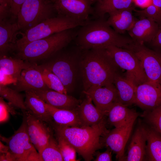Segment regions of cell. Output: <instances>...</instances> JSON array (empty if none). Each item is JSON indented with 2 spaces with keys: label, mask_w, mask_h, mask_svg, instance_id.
I'll use <instances>...</instances> for the list:
<instances>
[{
  "label": "cell",
  "mask_w": 161,
  "mask_h": 161,
  "mask_svg": "<svg viewBox=\"0 0 161 161\" xmlns=\"http://www.w3.org/2000/svg\"><path fill=\"white\" fill-rule=\"evenodd\" d=\"M79 59L83 91L113 83L121 69L104 48L84 50Z\"/></svg>",
  "instance_id": "6da1fadb"
},
{
  "label": "cell",
  "mask_w": 161,
  "mask_h": 161,
  "mask_svg": "<svg viewBox=\"0 0 161 161\" xmlns=\"http://www.w3.org/2000/svg\"><path fill=\"white\" fill-rule=\"evenodd\" d=\"M105 119L98 124L86 126H68L58 125L54 121L50 125L56 135L59 136L71 145L85 161L93 159L96 151L104 145L101 137L109 131Z\"/></svg>",
  "instance_id": "7a4b0ae2"
},
{
  "label": "cell",
  "mask_w": 161,
  "mask_h": 161,
  "mask_svg": "<svg viewBox=\"0 0 161 161\" xmlns=\"http://www.w3.org/2000/svg\"><path fill=\"white\" fill-rule=\"evenodd\" d=\"M74 39L82 50L104 48L109 45L128 49L134 41L117 33L103 18L89 21L80 26Z\"/></svg>",
  "instance_id": "3957f363"
},
{
  "label": "cell",
  "mask_w": 161,
  "mask_h": 161,
  "mask_svg": "<svg viewBox=\"0 0 161 161\" xmlns=\"http://www.w3.org/2000/svg\"><path fill=\"white\" fill-rule=\"evenodd\" d=\"M74 29L31 42L17 51L15 58L34 63L50 58L75 39L77 31Z\"/></svg>",
  "instance_id": "277c9868"
},
{
  "label": "cell",
  "mask_w": 161,
  "mask_h": 161,
  "mask_svg": "<svg viewBox=\"0 0 161 161\" xmlns=\"http://www.w3.org/2000/svg\"><path fill=\"white\" fill-rule=\"evenodd\" d=\"M87 23L60 15L52 17L22 33L21 37L17 41L15 50L18 51L33 41L66 30L83 26Z\"/></svg>",
  "instance_id": "5b68a950"
},
{
  "label": "cell",
  "mask_w": 161,
  "mask_h": 161,
  "mask_svg": "<svg viewBox=\"0 0 161 161\" xmlns=\"http://www.w3.org/2000/svg\"><path fill=\"white\" fill-rule=\"evenodd\" d=\"M55 54V57L41 65L49 69L60 79L67 93L72 91L75 84L78 60L82 52L80 51H67Z\"/></svg>",
  "instance_id": "8992f818"
},
{
  "label": "cell",
  "mask_w": 161,
  "mask_h": 161,
  "mask_svg": "<svg viewBox=\"0 0 161 161\" xmlns=\"http://www.w3.org/2000/svg\"><path fill=\"white\" fill-rule=\"evenodd\" d=\"M104 49L116 65L126 71L125 77L135 86L148 81L140 61L132 51L114 45Z\"/></svg>",
  "instance_id": "52a82bcc"
},
{
  "label": "cell",
  "mask_w": 161,
  "mask_h": 161,
  "mask_svg": "<svg viewBox=\"0 0 161 161\" xmlns=\"http://www.w3.org/2000/svg\"><path fill=\"white\" fill-rule=\"evenodd\" d=\"M54 11L52 0H26L17 16L19 30L24 32L52 18Z\"/></svg>",
  "instance_id": "ba28073f"
},
{
  "label": "cell",
  "mask_w": 161,
  "mask_h": 161,
  "mask_svg": "<svg viewBox=\"0 0 161 161\" xmlns=\"http://www.w3.org/2000/svg\"><path fill=\"white\" fill-rule=\"evenodd\" d=\"M0 138L8 147L14 161H42L31 142L24 115L21 125L13 135L8 138L1 135Z\"/></svg>",
  "instance_id": "9c48e42d"
},
{
  "label": "cell",
  "mask_w": 161,
  "mask_h": 161,
  "mask_svg": "<svg viewBox=\"0 0 161 161\" xmlns=\"http://www.w3.org/2000/svg\"><path fill=\"white\" fill-rule=\"evenodd\" d=\"M128 49L140 61L148 81L161 85V49H151L134 42Z\"/></svg>",
  "instance_id": "30bf717a"
},
{
  "label": "cell",
  "mask_w": 161,
  "mask_h": 161,
  "mask_svg": "<svg viewBox=\"0 0 161 161\" xmlns=\"http://www.w3.org/2000/svg\"><path fill=\"white\" fill-rule=\"evenodd\" d=\"M55 11L59 15L67 16L85 22L94 15L93 4L96 0H52Z\"/></svg>",
  "instance_id": "8fae6325"
},
{
  "label": "cell",
  "mask_w": 161,
  "mask_h": 161,
  "mask_svg": "<svg viewBox=\"0 0 161 161\" xmlns=\"http://www.w3.org/2000/svg\"><path fill=\"white\" fill-rule=\"evenodd\" d=\"M137 118L128 123L119 127L115 128L103 136L101 138L104 145L110 148L116 154L119 161H123L125 157V146L129 138L133 126Z\"/></svg>",
  "instance_id": "7c38bea8"
},
{
  "label": "cell",
  "mask_w": 161,
  "mask_h": 161,
  "mask_svg": "<svg viewBox=\"0 0 161 161\" xmlns=\"http://www.w3.org/2000/svg\"><path fill=\"white\" fill-rule=\"evenodd\" d=\"M135 104L145 111L161 105V85L148 81L135 88Z\"/></svg>",
  "instance_id": "4fadbf2b"
},
{
  "label": "cell",
  "mask_w": 161,
  "mask_h": 161,
  "mask_svg": "<svg viewBox=\"0 0 161 161\" xmlns=\"http://www.w3.org/2000/svg\"><path fill=\"white\" fill-rule=\"evenodd\" d=\"M83 92L91 98L95 106L106 115L111 107L119 102L117 91L113 83L93 87Z\"/></svg>",
  "instance_id": "5bb4252c"
},
{
  "label": "cell",
  "mask_w": 161,
  "mask_h": 161,
  "mask_svg": "<svg viewBox=\"0 0 161 161\" xmlns=\"http://www.w3.org/2000/svg\"><path fill=\"white\" fill-rule=\"evenodd\" d=\"M13 86L12 88L19 92L50 89L46 84L37 65L31 62L22 70L19 78Z\"/></svg>",
  "instance_id": "9a60e30c"
},
{
  "label": "cell",
  "mask_w": 161,
  "mask_h": 161,
  "mask_svg": "<svg viewBox=\"0 0 161 161\" xmlns=\"http://www.w3.org/2000/svg\"><path fill=\"white\" fill-rule=\"evenodd\" d=\"M32 91L35 92L47 103L58 109L75 110L81 102V100L67 94L50 89Z\"/></svg>",
  "instance_id": "2e32d148"
},
{
  "label": "cell",
  "mask_w": 161,
  "mask_h": 161,
  "mask_svg": "<svg viewBox=\"0 0 161 161\" xmlns=\"http://www.w3.org/2000/svg\"><path fill=\"white\" fill-rule=\"evenodd\" d=\"M159 29L158 24L151 19L142 18L137 19L128 32L134 42L143 44L150 42Z\"/></svg>",
  "instance_id": "e0dca14e"
},
{
  "label": "cell",
  "mask_w": 161,
  "mask_h": 161,
  "mask_svg": "<svg viewBox=\"0 0 161 161\" xmlns=\"http://www.w3.org/2000/svg\"><path fill=\"white\" fill-rule=\"evenodd\" d=\"M147 143L145 126L139 125L135 130L123 161H141L145 160Z\"/></svg>",
  "instance_id": "ac0fdd59"
},
{
  "label": "cell",
  "mask_w": 161,
  "mask_h": 161,
  "mask_svg": "<svg viewBox=\"0 0 161 161\" xmlns=\"http://www.w3.org/2000/svg\"><path fill=\"white\" fill-rule=\"evenodd\" d=\"M19 30L17 21L14 22L7 18L0 20V55H6L15 50Z\"/></svg>",
  "instance_id": "d6986e66"
},
{
  "label": "cell",
  "mask_w": 161,
  "mask_h": 161,
  "mask_svg": "<svg viewBox=\"0 0 161 161\" xmlns=\"http://www.w3.org/2000/svg\"><path fill=\"white\" fill-rule=\"evenodd\" d=\"M82 126H91L99 124L105 119L106 114L93 105L91 98L86 97L76 109Z\"/></svg>",
  "instance_id": "ffe728a7"
},
{
  "label": "cell",
  "mask_w": 161,
  "mask_h": 161,
  "mask_svg": "<svg viewBox=\"0 0 161 161\" xmlns=\"http://www.w3.org/2000/svg\"><path fill=\"white\" fill-rule=\"evenodd\" d=\"M134 9L133 7L110 13L107 22L117 33L123 34L130 30L137 20L133 15Z\"/></svg>",
  "instance_id": "44dd1931"
},
{
  "label": "cell",
  "mask_w": 161,
  "mask_h": 161,
  "mask_svg": "<svg viewBox=\"0 0 161 161\" xmlns=\"http://www.w3.org/2000/svg\"><path fill=\"white\" fill-rule=\"evenodd\" d=\"M25 93L27 110L48 124L52 123L53 119L47 109L46 103L33 91H26Z\"/></svg>",
  "instance_id": "7402d4cb"
},
{
  "label": "cell",
  "mask_w": 161,
  "mask_h": 161,
  "mask_svg": "<svg viewBox=\"0 0 161 161\" xmlns=\"http://www.w3.org/2000/svg\"><path fill=\"white\" fill-rule=\"evenodd\" d=\"M107 116L109 124L117 128L128 123L135 118H137L138 114L135 110L118 102L111 107Z\"/></svg>",
  "instance_id": "603a6c76"
},
{
  "label": "cell",
  "mask_w": 161,
  "mask_h": 161,
  "mask_svg": "<svg viewBox=\"0 0 161 161\" xmlns=\"http://www.w3.org/2000/svg\"><path fill=\"white\" fill-rule=\"evenodd\" d=\"M122 73L120 72L116 74L113 84L117 91L119 102L128 106L135 104L136 86Z\"/></svg>",
  "instance_id": "cb8c5ba5"
},
{
  "label": "cell",
  "mask_w": 161,
  "mask_h": 161,
  "mask_svg": "<svg viewBox=\"0 0 161 161\" xmlns=\"http://www.w3.org/2000/svg\"><path fill=\"white\" fill-rule=\"evenodd\" d=\"M47 111L56 124L68 126H82V124L76 109L68 110L55 108L47 103Z\"/></svg>",
  "instance_id": "d4e9b609"
},
{
  "label": "cell",
  "mask_w": 161,
  "mask_h": 161,
  "mask_svg": "<svg viewBox=\"0 0 161 161\" xmlns=\"http://www.w3.org/2000/svg\"><path fill=\"white\" fill-rule=\"evenodd\" d=\"M22 111L26 119L27 131L31 142L37 150L39 138L49 126L47 124L48 123L38 118L27 110Z\"/></svg>",
  "instance_id": "484cf974"
},
{
  "label": "cell",
  "mask_w": 161,
  "mask_h": 161,
  "mask_svg": "<svg viewBox=\"0 0 161 161\" xmlns=\"http://www.w3.org/2000/svg\"><path fill=\"white\" fill-rule=\"evenodd\" d=\"M132 0H96L94 8V15L103 18L106 13L133 7Z\"/></svg>",
  "instance_id": "4316f807"
},
{
  "label": "cell",
  "mask_w": 161,
  "mask_h": 161,
  "mask_svg": "<svg viewBox=\"0 0 161 161\" xmlns=\"http://www.w3.org/2000/svg\"><path fill=\"white\" fill-rule=\"evenodd\" d=\"M147 143L145 160L161 161V135L148 126H146Z\"/></svg>",
  "instance_id": "83f0119b"
},
{
  "label": "cell",
  "mask_w": 161,
  "mask_h": 161,
  "mask_svg": "<svg viewBox=\"0 0 161 161\" xmlns=\"http://www.w3.org/2000/svg\"><path fill=\"white\" fill-rule=\"evenodd\" d=\"M0 69L17 80L19 78L22 70L31 64L27 61L15 57H9L6 55H0Z\"/></svg>",
  "instance_id": "f1b7e54d"
},
{
  "label": "cell",
  "mask_w": 161,
  "mask_h": 161,
  "mask_svg": "<svg viewBox=\"0 0 161 161\" xmlns=\"http://www.w3.org/2000/svg\"><path fill=\"white\" fill-rule=\"evenodd\" d=\"M16 90L7 85L0 84V96L16 108L27 110L23 95Z\"/></svg>",
  "instance_id": "f546056e"
},
{
  "label": "cell",
  "mask_w": 161,
  "mask_h": 161,
  "mask_svg": "<svg viewBox=\"0 0 161 161\" xmlns=\"http://www.w3.org/2000/svg\"><path fill=\"white\" fill-rule=\"evenodd\" d=\"M37 66L41 72L46 84L49 89L67 94V90L62 82L55 74L41 65H37Z\"/></svg>",
  "instance_id": "4dcf8cb0"
},
{
  "label": "cell",
  "mask_w": 161,
  "mask_h": 161,
  "mask_svg": "<svg viewBox=\"0 0 161 161\" xmlns=\"http://www.w3.org/2000/svg\"><path fill=\"white\" fill-rule=\"evenodd\" d=\"M40 155L42 161H64L57 140L54 138L53 135Z\"/></svg>",
  "instance_id": "1f68e13d"
},
{
  "label": "cell",
  "mask_w": 161,
  "mask_h": 161,
  "mask_svg": "<svg viewBox=\"0 0 161 161\" xmlns=\"http://www.w3.org/2000/svg\"><path fill=\"white\" fill-rule=\"evenodd\" d=\"M135 15L140 18H146L151 19L161 27V8L152 4L144 9L137 10L134 9Z\"/></svg>",
  "instance_id": "d6a6232c"
},
{
  "label": "cell",
  "mask_w": 161,
  "mask_h": 161,
  "mask_svg": "<svg viewBox=\"0 0 161 161\" xmlns=\"http://www.w3.org/2000/svg\"><path fill=\"white\" fill-rule=\"evenodd\" d=\"M144 117L148 126L161 135V105L151 110L145 111Z\"/></svg>",
  "instance_id": "836d02e7"
},
{
  "label": "cell",
  "mask_w": 161,
  "mask_h": 161,
  "mask_svg": "<svg viewBox=\"0 0 161 161\" xmlns=\"http://www.w3.org/2000/svg\"><path fill=\"white\" fill-rule=\"evenodd\" d=\"M56 136L64 161H78L76 158L77 151L75 149L62 137Z\"/></svg>",
  "instance_id": "e575fe53"
},
{
  "label": "cell",
  "mask_w": 161,
  "mask_h": 161,
  "mask_svg": "<svg viewBox=\"0 0 161 161\" xmlns=\"http://www.w3.org/2000/svg\"><path fill=\"white\" fill-rule=\"evenodd\" d=\"M14 107L10 103H7L2 97H0V123L6 122L8 120L9 114L10 113L12 115L16 114Z\"/></svg>",
  "instance_id": "d590c367"
},
{
  "label": "cell",
  "mask_w": 161,
  "mask_h": 161,
  "mask_svg": "<svg viewBox=\"0 0 161 161\" xmlns=\"http://www.w3.org/2000/svg\"><path fill=\"white\" fill-rule=\"evenodd\" d=\"M11 0H0V20L7 18L11 14Z\"/></svg>",
  "instance_id": "8d00e7d4"
},
{
  "label": "cell",
  "mask_w": 161,
  "mask_h": 161,
  "mask_svg": "<svg viewBox=\"0 0 161 161\" xmlns=\"http://www.w3.org/2000/svg\"><path fill=\"white\" fill-rule=\"evenodd\" d=\"M17 80L12 76L7 74L0 69V84L7 85L8 84H15Z\"/></svg>",
  "instance_id": "74e56055"
},
{
  "label": "cell",
  "mask_w": 161,
  "mask_h": 161,
  "mask_svg": "<svg viewBox=\"0 0 161 161\" xmlns=\"http://www.w3.org/2000/svg\"><path fill=\"white\" fill-rule=\"evenodd\" d=\"M26 0H11L10 12L12 16L17 18V14L21 7Z\"/></svg>",
  "instance_id": "f35d334b"
},
{
  "label": "cell",
  "mask_w": 161,
  "mask_h": 161,
  "mask_svg": "<svg viewBox=\"0 0 161 161\" xmlns=\"http://www.w3.org/2000/svg\"><path fill=\"white\" fill-rule=\"evenodd\" d=\"M111 149L108 147L105 151L103 152H97L96 154L95 161H112Z\"/></svg>",
  "instance_id": "ab89813d"
},
{
  "label": "cell",
  "mask_w": 161,
  "mask_h": 161,
  "mask_svg": "<svg viewBox=\"0 0 161 161\" xmlns=\"http://www.w3.org/2000/svg\"><path fill=\"white\" fill-rule=\"evenodd\" d=\"M155 49H161V27L153 40L150 42Z\"/></svg>",
  "instance_id": "60d3db41"
},
{
  "label": "cell",
  "mask_w": 161,
  "mask_h": 161,
  "mask_svg": "<svg viewBox=\"0 0 161 161\" xmlns=\"http://www.w3.org/2000/svg\"><path fill=\"white\" fill-rule=\"evenodd\" d=\"M135 4L140 7L145 8L152 4V0H132Z\"/></svg>",
  "instance_id": "b9f144b4"
},
{
  "label": "cell",
  "mask_w": 161,
  "mask_h": 161,
  "mask_svg": "<svg viewBox=\"0 0 161 161\" xmlns=\"http://www.w3.org/2000/svg\"><path fill=\"white\" fill-rule=\"evenodd\" d=\"M0 161H14L11 154L9 151L6 153L0 154Z\"/></svg>",
  "instance_id": "7bdbcfd3"
},
{
  "label": "cell",
  "mask_w": 161,
  "mask_h": 161,
  "mask_svg": "<svg viewBox=\"0 0 161 161\" xmlns=\"http://www.w3.org/2000/svg\"><path fill=\"white\" fill-rule=\"evenodd\" d=\"M9 148L8 146L5 145L0 141V154L6 153L9 152Z\"/></svg>",
  "instance_id": "ee69618b"
},
{
  "label": "cell",
  "mask_w": 161,
  "mask_h": 161,
  "mask_svg": "<svg viewBox=\"0 0 161 161\" xmlns=\"http://www.w3.org/2000/svg\"><path fill=\"white\" fill-rule=\"evenodd\" d=\"M152 4L157 7L161 8V0H152Z\"/></svg>",
  "instance_id": "f6af8a7d"
}]
</instances>
